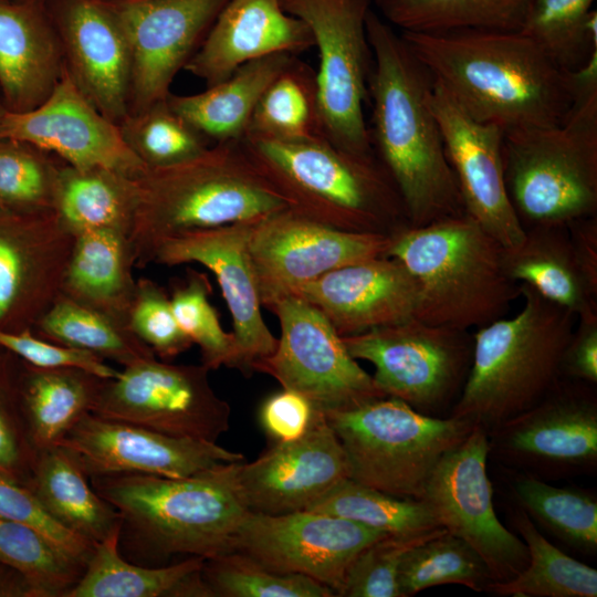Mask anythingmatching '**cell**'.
<instances>
[{"instance_id": "obj_1", "label": "cell", "mask_w": 597, "mask_h": 597, "mask_svg": "<svg viewBox=\"0 0 597 597\" xmlns=\"http://www.w3.org/2000/svg\"><path fill=\"white\" fill-rule=\"evenodd\" d=\"M366 30L373 52L370 142L399 192L408 226L463 213L458 181L431 107L432 75L401 34L373 9Z\"/></svg>"}, {"instance_id": "obj_2", "label": "cell", "mask_w": 597, "mask_h": 597, "mask_svg": "<svg viewBox=\"0 0 597 597\" xmlns=\"http://www.w3.org/2000/svg\"><path fill=\"white\" fill-rule=\"evenodd\" d=\"M416 57L476 121L514 129L563 123L574 93L559 69L520 31H401Z\"/></svg>"}, {"instance_id": "obj_3", "label": "cell", "mask_w": 597, "mask_h": 597, "mask_svg": "<svg viewBox=\"0 0 597 597\" xmlns=\"http://www.w3.org/2000/svg\"><path fill=\"white\" fill-rule=\"evenodd\" d=\"M237 463L184 478L118 473L90 480L118 511L119 544L132 555L151 563L176 555L210 559L233 551L248 512L237 488Z\"/></svg>"}, {"instance_id": "obj_4", "label": "cell", "mask_w": 597, "mask_h": 597, "mask_svg": "<svg viewBox=\"0 0 597 597\" xmlns=\"http://www.w3.org/2000/svg\"><path fill=\"white\" fill-rule=\"evenodd\" d=\"M136 205L128 234L136 265L187 231L260 220L287 209L241 142L216 143L199 156L135 177Z\"/></svg>"}, {"instance_id": "obj_5", "label": "cell", "mask_w": 597, "mask_h": 597, "mask_svg": "<svg viewBox=\"0 0 597 597\" xmlns=\"http://www.w3.org/2000/svg\"><path fill=\"white\" fill-rule=\"evenodd\" d=\"M523 307L479 327L468 377L449 416L488 433L530 409L561 380L577 316L520 283Z\"/></svg>"}, {"instance_id": "obj_6", "label": "cell", "mask_w": 597, "mask_h": 597, "mask_svg": "<svg viewBox=\"0 0 597 597\" xmlns=\"http://www.w3.org/2000/svg\"><path fill=\"white\" fill-rule=\"evenodd\" d=\"M504 247L465 212L391 234L386 256L398 260L418 286L415 317L469 331L503 317L521 296L506 273Z\"/></svg>"}, {"instance_id": "obj_7", "label": "cell", "mask_w": 597, "mask_h": 597, "mask_svg": "<svg viewBox=\"0 0 597 597\" xmlns=\"http://www.w3.org/2000/svg\"><path fill=\"white\" fill-rule=\"evenodd\" d=\"M240 142L290 211L354 232L392 234L408 226L399 192L377 158L354 156L324 137L281 142L247 135Z\"/></svg>"}, {"instance_id": "obj_8", "label": "cell", "mask_w": 597, "mask_h": 597, "mask_svg": "<svg viewBox=\"0 0 597 597\" xmlns=\"http://www.w3.org/2000/svg\"><path fill=\"white\" fill-rule=\"evenodd\" d=\"M504 178L524 229L568 224L597 210V76L575 78L558 125L504 133Z\"/></svg>"}, {"instance_id": "obj_9", "label": "cell", "mask_w": 597, "mask_h": 597, "mask_svg": "<svg viewBox=\"0 0 597 597\" xmlns=\"http://www.w3.org/2000/svg\"><path fill=\"white\" fill-rule=\"evenodd\" d=\"M324 416L345 451L350 480L415 500L442 457L474 427L462 418L423 415L391 397Z\"/></svg>"}, {"instance_id": "obj_10", "label": "cell", "mask_w": 597, "mask_h": 597, "mask_svg": "<svg viewBox=\"0 0 597 597\" xmlns=\"http://www.w3.org/2000/svg\"><path fill=\"white\" fill-rule=\"evenodd\" d=\"M371 0H282L310 29L318 52L315 71L323 137L362 158H377L364 107L373 52L366 18Z\"/></svg>"}, {"instance_id": "obj_11", "label": "cell", "mask_w": 597, "mask_h": 597, "mask_svg": "<svg viewBox=\"0 0 597 597\" xmlns=\"http://www.w3.org/2000/svg\"><path fill=\"white\" fill-rule=\"evenodd\" d=\"M342 338L352 357L374 365L373 379L386 397L433 417L450 412L472 360L468 331L417 317Z\"/></svg>"}, {"instance_id": "obj_12", "label": "cell", "mask_w": 597, "mask_h": 597, "mask_svg": "<svg viewBox=\"0 0 597 597\" xmlns=\"http://www.w3.org/2000/svg\"><path fill=\"white\" fill-rule=\"evenodd\" d=\"M209 371L202 364L143 358L105 379L91 412L172 437L217 442L229 430L231 409L212 389Z\"/></svg>"}, {"instance_id": "obj_13", "label": "cell", "mask_w": 597, "mask_h": 597, "mask_svg": "<svg viewBox=\"0 0 597 597\" xmlns=\"http://www.w3.org/2000/svg\"><path fill=\"white\" fill-rule=\"evenodd\" d=\"M269 311L279 320L281 336L272 354L253 363L252 371L272 376L282 388L303 395L323 413L386 397L318 308L290 295Z\"/></svg>"}, {"instance_id": "obj_14", "label": "cell", "mask_w": 597, "mask_h": 597, "mask_svg": "<svg viewBox=\"0 0 597 597\" xmlns=\"http://www.w3.org/2000/svg\"><path fill=\"white\" fill-rule=\"evenodd\" d=\"M489 458L554 481L597 469V398L593 385L559 380L530 409L488 433Z\"/></svg>"}, {"instance_id": "obj_15", "label": "cell", "mask_w": 597, "mask_h": 597, "mask_svg": "<svg viewBox=\"0 0 597 597\" xmlns=\"http://www.w3.org/2000/svg\"><path fill=\"white\" fill-rule=\"evenodd\" d=\"M488 459V432L474 426L438 462L420 500L440 527L465 541L482 557L494 582H507L527 566L528 552L494 511Z\"/></svg>"}, {"instance_id": "obj_16", "label": "cell", "mask_w": 597, "mask_h": 597, "mask_svg": "<svg viewBox=\"0 0 597 597\" xmlns=\"http://www.w3.org/2000/svg\"><path fill=\"white\" fill-rule=\"evenodd\" d=\"M390 241L391 234L339 230L289 209L266 216L249 244L261 304L269 310L329 271L386 256Z\"/></svg>"}, {"instance_id": "obj_17", "label": "cell", "mask_w": 597, "mask_h": 597, "mask_svg": "<svg viewBox=\"0 0 597 597\" xmlns=\"http://www.w3.org/2000/svg\"><path fill=\"white\" fill-rule=\"evenodd\" d=\"M388 536L354 521L315 511L262 514L248 511L233 538V551L280 573L307 576L337 596L355 556Z\"/></svg>"}, {"instance_id": "obj_18", "label": "cell", "mask_w": 597, "mask_h": 597, "mask_svg": "<svg viewBox=\"0 0 597 597\" xmlns=\"http://www.w3.org/2000/svg\"><path fill=\"white\" fill-rule=\"evenodd\" d=\"M229 0H106L128 42L129 114L167 100Z\"/></svg>"}, {"instance_id": "obj_19", "label": "cell", "mask_w": 597, "mask_h": 597, "mask_svg": "<svg viewBox=\"0 0 597 597\" xmlns=\"http://www.w3.org/2000/svg\"><path fill=\"white\" fill-rule=\"evenodd\" d=\"M0 139L32 145L77 169L106 168L135 178L147 168L119 125L82 94L66 69L40 105L0 115Z\"/></svg>"}, {"instance_id": "obj_20", "label": "cell", "mask_w": 597, "mask_h": 597, "mask_svg": "<svg viewBox=\"0 0 597 597\" xmlns=\"http://www.w3.org/2000/svg\"><path fill=\"white\" fill-rule=\"evenodd\" d=\"M430 102L464 212L504 248L515 247L523 240L525 229L505 185L504 130L473 118L434 80Z\"/></svg>"}, {"instance_id": "obj_21", "label": "cell", "mask_w": 597, "mask_h": 597, "mask_svg": "<svg viewBox=\"0 0 597 597\" xmlns=\"http://www.w3.org/2000/svg\"><path fill=\"white\" fill-rule=\"evenodd\" d=\"M74 240L54 210H0V329H33L62 293Z\"/></svg>"}, {"instance_id": "obj_22", "label": "cell", "mask_w": 597, "mask_h": 597, "mask_svg": "<svg viewBox=\"0 0 597 597\" xmlns=\"http://www.w3.org/2000/svg\"><path fill=\"white\" fill-rule=\"evenodd\" d=\"M346 479L345 451L318 410L302 437L275 442L256 460L235 467L237 488L247 510L271 515L308 510Z\"/></svg>"}, {"instance_id": "obj_23", "label": "cell", "mask_w": 597, "mask_h": 597, "mask_svg": "<svg viewBox=\"0 0 597 597\" xmlns=\"http://www.w3.org/2000/svg\"><path fill=\"white\" fill-rule=\"evenodd\" d=\"M59 444L77 458L90 478L118 473L184 478L244 460L217 442L172 437L92 412Z\"/></svg>"}, {"instance_id": "obj_24", "label": "cell", "mask_w": 597, "mask_h": 597, "mask_svg": "<svg viewBox=\"0 0 597 597\" xmlns=\"http://www.w3.org/2000/svg\"><path fill=\"white\" fill-rule=\"evenodd\" d=\"M256 221L184 232L165 240L153 261L165 265L200 263L213 273L232 317L244 375L252 371L254 362L272 354L277 344L263 320L250 255Z\"/></svg>"}, {"instance_id": "obj_25", "label": "cell", "mask_w": 597, "mask_h": 597, "mask_svg": "<svg viewBox=\"0 0 597 597\" xmlns=\"http://www.w3.org/2000/svg\"><path fill=\"white\" fill-rule=\"evenodd\" d=\"M60 36L65 69L82 94L108 119L128 115L132 59L106 0H45Z\"/></svg>"}, {"instance_id": "obj_26", "label": "cell", "mask_w": 597, "mask_h": 597, "mask_svg": "<svg viewBox=\"0 0 597 597\" xmlns=\"http://www.w3.org/2000/svg\"><path fill=\"white\" fill-rule=\"evenodd\" d=\"M294 296L318 308L341 336H350L415 317L419 293L398 260L377 256L329 271Z\"/></svg>"}, {"instance_id": "obj_27", "label": "cell", "mask_w": 597, "mask_h": 597, "mask_svg": "<svg viewBox=\"0 0 597 597\" xmlns=\"http://www.w3.org/2000/svg\"><path fill=\"white\" fill-rule=\"evenodd\" d=\"M312 48L308 27L282 0H229L184 70L210 86L253 60Z\"/></svg>"}, {"instance_id": "obj_28", "label": "cell", "mask_w": 597, "mask_h": 597, "mask_svg": "<svg viewBox=\"0 0 597 597\" xmlns=\"http://www.w3.org/2000/svg\"><path fill=\"white\" fill-rule=\"evenodd\" d=\"M65 70L59 33L45 1L0 0V91L6 111L44 102Z\"/></svg>"}, {"instance_id": "obj_29", "label": "cell", "mask_w": 597, "mask_h": 597, "mask_svg": "<svg viewBox=\"0 0 597 597\" xmlns=\"http://www.w3.org/2000/svg\"><path fill=\"white\" fill-rule=\"evenodd\" d=\"M507 275L545 298L572 311L577 318L597 314V276L584 266L568 226H534L523 240L504 248Z\"/></svg>"}, {"instance_id": "obj_30", "label": "cell", "mask_w": 597, "mask_h": 597, "mask_svg": "<svg viewBox=\"0 0 597 597\" xmlns=\"http://www.w3.org/2000/svg\"><path fill=\"white\" fill-rule=\"evenodd\" d=\"M135 254L126 233L92 230L75 235L62 295L128 327L136 291Z\"/></svg>"}, {"instance_id": "obj_31", "label": "cell", "mask_w": 597, "mask_h": 597, "mask_svg": "<svg viewBox=\"0 0 597 597\" xmlns=\"http://www.w3.org/2000/svg\"><path fill=\"white\" fill-rule=\"evenodd\" d=\"M297 55L277 53L248 62L200 93L167 97L170 108L207 140L240 142L270 83Z\"/></svg>"}, {"instance_id": "obj_32", "label": "cell", "mask_w": 597, "mask_h": 597, "mask_svg": "<svg viewBox=\"0 0 597 597\" xmlns=\"http://www.w3.org/2000/svg\"><path fill=\"white\" fill-rule=\"evenodd\" d=\"M121 526L95 543L77 583L65 597H212L202 577L206 559L187 557L169 566H143L125 559Z\"/></svg>"}, {"instance_id": "obj_33", "label": "cell", "mask_w": 597, "mask_h": 597, "mask_svg": "<svg viewBox=\"0 0 597 597\" xmlns=\"http://www.w3.org/2000/svg\"><path fill=\"white\" fill-rule=\"evenodd\" d=\"M24 485L59 523L94 544L122 524L118 511L94 490L77 458L61 444L36 452Z\"/></svg>"}, {"instance_id": "obj_34", "label": "cell", "mask_w": 597, "mask_h": 597, "mask_svg": "<svg viewBox=\"0 0 597 597\" xmlns=\"http://www.w3.org/2000/svg\"><path fill=\"white\" fill-rule=\"evenodd\" d=\"M17 385L30 440L36 450L56 446L88 412L106 378L78 368H39L23 362Z\"/></svg>"}, {"instance_id": "obj_35", "label": "cell", "mask_w": 597, "mask_h": 597, "mask_svg": "<svg viewBox=\"0 0 597 597\" xmlns=\"http://www.w3.org/2000/svg\"><path fill=\"white\" fill-rule=\"evenodd\" d=\"M135 178L106 169H77L62 161L54 212L72 234L115 230L129 234L136 205Z\"/></svg>"}, {"instance_id": "obj_36", "label": "cell", "mask_w": 597, "mask_h": 597, "mask_svg": "<svg viewBox=\"0 0 597 597\" xmlns=\"http://www.w3.org/2000/svg\"><path fill=\"white\" fill-rule=\"evenodd\" d=\"M512 522L528 552L527 566L507 582H493L486 593L511 597H596L597 570L567 555L540 531L519 506Z\"/></svg>"}, {"instance_id": "obj_37", "label": "cell", "mask_w": 597, "mask_h": 597, "mask_svg": "<svg viewBox=\"0 0 597 597\" xmlns=\"http://www.w3.org/2000/svg\"><path fill=\"white\" fill-rule=\"evenodd\" d=\"M511 489L517 506L533 523L585 555L597 552V498L586 489L556 486L514 471Z\"/></svg>"}, {"instance_id": "obj_38", "label": "cell", "mask_w": 597, "mask_h": 597, "mask_svg": "<svg viewBox=\"0 0 597 597\" xmlns=\"http://www.w3.org/2000/svg\"><path fill=\"white\" fill-rule=\"evenodd\" d=\"M391 27L411 32L519 31L532 0H371Z\"/></svg>"}, {"instance_id": "obj_39", "label": "cell", "mask_w": 597, "mask_h": 597, "mask_svg": "<svg viewBox=\"0 0 597 597\" xmlns=\"http://www.w3.org/2000/svg\"><path fill=\"white\" fill-rule=\"evenodd\" d=\"M247 135L281 142L323 137L316 75L308 64L296 56L270 83L253 111Z\"/></svg>"}, {"instance_id": "obj_40", "label": "cell", "mask_w": 597, "mask_h": 597, "mask_svg": "<svg viewBox=\"0 0 597 597\" xmlns=\"http://www.w3.org/2000/svg\"><path fill=\"white\" fill-rule=\"evenodd\" d=\"M32 331L42 338L90 352L123 367L156 356L127 326L62 294Z\"/></svg>"}, {"instance_id": "obj_41", "label": "cell", "mask_w": 597, "mask_h": 597, "mask_svg": "<svg viewBox=\"0 0 597 597\" xmlns=\"http://www.w3.org/2000/svg\"><path fill=\"white\" fill-rule=\"evenodd\" d=\"M595 0H532L520 32L563 71L583 69L597 53Z\"/></svg>"}, {"instance_id": "obj_42", "label": "cell", "mask_w": 597, "mask_h": 597, "mask_svg": "<svg viewBox=\"0 0 597 597\" xmlns=\"http://www.w3.org/2000/svg\"><path fill=\"white\" fill-rule=\"evenodd\" d=\"M308 511L354 521L388 536L419 535L440 527L421 500L399 498L346 479Z\"/></svg>"}, {"instance_id": "obj_43", "label": "cell", "mask_w": 597, "mask_h": 597, "mask_svg": "<svg viewBox=\"0 0 597 597\" xmlns=\"http://www.w3.org/2000/svg\"><path fill=\"white\" fill-rule=\"evenodd\" d=\"M493 582L482 557L465 541L446 530L410 548L398 569L401 597L449 584L486 593Z\"/></svg>"}, {"instance_id": "obj_44", "label": "cell", "mask_w": 597, "mask_h": 597, "mask_svg": "<svg viewBox=\"0 0 597 597\" xmlns=\"http://www.w3.org/2000/svg\"><path fill=\"white\" fill-rule=\"evenodd\" d=\"M0 565L21 574L35 597H65L84 567L32 528L0 516Z\"/></svg>"}, {"instance_id": "obj_45", "label": "cell", "mask_w": 597, "mask_h": 597, "mask_svg": "<svg viewBox=\"0 0 597 597\" xmlns=\"http://www.w3.org/2000/svg\"><path fill=\"white\" fill-rule=\"evenodd\" d=\"M202 577L212 597H335L313 578L275 572L235 551L206 559Z\"/></svg>"}, {"instance_id": "obj_46", "label": "cell", "mask_w": 597, "mask_h": 597, "mask_svg": "<svg viewBox=\"0 0 597 597\" xmlns=\"http://www.w3.org/2000/svg\"><path fill=\"white\" fill-rule=\"evenodd\" d=\"M62 160L32 145L0 139V210L39 213L54 210Z\"/></svg>"}, {"instance_id": "obj_47", "label": "cell", "mask_w": 597, "mask_h": 597, "mask_svg": "<svg viewBox=\"0 0 597 597\" xmlns=\"http://www.w3.org/2000/svg\"><path fill=\"white\" fill-rule=\"evenodd\" d=\"M119 128L126 144L147 168L192 159L209 147L208 140L177 115L167 100L127 115Z\"/></svg>"}, {"instance_id": "obj_48", "label": "cell", "mask_w": 597, "mask_h": 597, "mask_svg": "<svg viewBox=\"0 0 597 597\" xmlns=\"http://www.w3.org/2000/svg\"><path fill=\"white\" fill-rule=\"evenodd\" d=\"M211 285L206 274L189 271L170 296L176 321L201 353V364L210 370L222 366L241 369V357L233 333H227L209 301Z\"/></svg>"}, {"instance_id": "obj_49", "label": "cell", "mask_w": 597, "mask_h": 597, "mask_svg": "<svg viewBox=\"0 0 597 597\" xmlns=\"http://www.w3.org/2000/svg\"><path fill=\"white\" fill-rule=\"evenodd\" d=\"M442 527L406 537L385 536L364 547L349 564L339 597H401L398 569L404 555Z\"/></svg>"}, {"instance_id": "obj_50", "label": "cell", "mask_w": 597, "mask_h": 597, "mask_svg": "<svg viewBox=\"0 0 597 597\" xmlns=\"http://www.w3.org/2000/svg\"><path fill=\"white\" fill-rule=\"evenodd\" d=\"M128 328L161 359L175 358L192 345L176 321L170 296L148 277L136 282Z\"/></svg>"}, {"instance_id": "obj_51", "label": "cell", "mask_w": 597, "mask_h": 597, "mask_svg": "<svg viewBox=\"0 0 597 597\" xmlns=\"http://www.w3.org/2000/svg\"><path fill=\"white\" fill-rule=\"evenodd\" d=\"M0 516L38 532L84 568L95 544L59 523L24 484L0 473Z\"/></svg>"}, {"instance_id": "obj_52", "label": "cell", "mask_w": 597, "mask_h": 597, "mask_svg": "<svg viewBox=\"0 0 597 597\" xmlns=\"http://www.w3.org/2000/svg\"><path fill=\"white\" fill-rule=\"evenodd\" d=\"M0 349L39 368H78L106 379L116 377L119 371L95 354L48 341L31 329H0Z\"/></svg>"}, {"instance_id": "obj_53", "label": "cell", "mask_w": 597, "mask_h": 597, "mask_svg": "<svg viewBox=\"0 0 597 597\" xmlns=\"http://www.w3.org/2000/svg\"><path fill=\"white\" fill-rule=\"evenodd\" d=\"M35 457L18 388L11 385L0 366V473L25 484Z\"/></svg>"}, {"instance_id": "obj_54", "label": "cell", "mask_w": 597, "mask_h": 597, "mask_svg": "<svg viewBox=\"0 0 597 597\" xmlns=\"http://www.w3.org/2000/svg\"><path fill=\"white\" fill-rule=\"evenodd\" d=\"M316 409L303 395L282 389L261 405L259 419L265 433L275 442L302 437L310 428Z\"/></svg>"}, {"instance_id": "obj_55", "label": "cell", "mask_w": 597, "mask_h": 597, "mask_svg": "<svg viewBox=\"0 0 597 597\" xmlns=\"http://www.w3.org/2000/svg\"><path fill=\"white\" fill-rule=\"evenodd\" d=\"M564 352L562 375L590 385L597 383V314L577 318Z\"/></svg>"}, {"instance_id": "obj_56", "label": "cell", "mask_w": 597, "mask_h": 597, "mask_svg": "<svg viewBox=\"0 0 597 597\" xmlns=\"http://www.w3.org/2000/svg\"><path fill=\"white\" fill-rule=\"evenodd\" d=\"M0 597H35V594L21 574L0 565Z\"/></svg>"}, {"instance_id": "obj_57", "label": "cell", "mask_w": 597, "mask_h": 597, "mask_svg": "<svg viewBox=\"0 0 597 597\" xmlns=\"http://www.w3.org/2000/svg\"><path fill=\"white\" fill-rule=\"evenodd\" d=\"M4 111H6V109H4V107H3V105H2V102H1V100H0V115H1Z\"/></svg>"}, {"instance_id": "obj_58", "label": "cell", "mask_w": 597, "mask_h": 597, "mask_svg": "<svg viewBox=\"0 0 597 597\" xmlns=\"http://www.w3.org/2000/svg\"><path fill=\"white\" fill-rule=\"evenodd\" d=\"M38 1H45V0H38Z\"/></svg>"}, {"instance_id": "obj_59", "label": "cell", "mask_w": 597, "mask_h": 597, "mask_svg": "<svg viewBox=\"0 0 597 597\" xmlns=\"http://www.w3.org/2000/svg\"><path fill=\"white\" fill-rule=\"evenodd\" d=\"M0 350H1V349H0ZM0 356H1V354H0Z\"/></svg>"}]
</instances>
